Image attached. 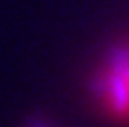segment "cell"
Masks as SVG:
<instances>
[{
    "mask_svg": "<svg viewBox=\"0 0 129 127\" xmlns=\"http://www.w3.org/2000/svg\"><path fill=\"white\" fill-rule=\"evenodd\" d=\"M87 91L106 121L129 127V40L105 51L89 76Z\"/></svg>",
    "mask_w": 129,
    "mask_h": 127,
    "instance_id": "cell-1",
    "label": "cell"
},
{
    "mask_svg": "<svg viewBox=\"0 0 129 127\" xmlns=\"http://www.w3.org/2000/svg\"><path fill=\"white\" fill-rule=\"evenodd\" d=\"M27 127H57L53 121H49L48 118H38V116H34V118L28 119Z\"/></svg>",
    "mask_w": 129,
    "mask_h": 127,
    "instance_id": "cell-2",
    "label": "cell"
}]
</instances>
